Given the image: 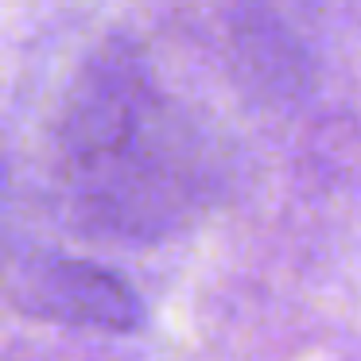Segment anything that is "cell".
<instances>
[{"label":"cell","mask_w":361,"mask_h":361,"mask_svg":"<svg viewBox=\"0 0 361 361\" xmlns=\"http://www.w3.org/2000/svg\"><path fill=\"white\" fill-rule=\"evenodd\" d=\"M167 97L159 94L144 47L128 35H109L74 74L59 117L63 175L90 167L128 140Z\"/></svg>","instance_id":"7a4b0ae2"},{"label":"cell","mask_w":361,"mask_h":361,"mask_svg":"<svg viewBox=\"0 0 361 361\" xmlns=\"http://www.w3.org/2000/svg\"><path fill=\"white\" fill-rule=\"evenodd\" d=\"M12 303L59 326L133 334L144 326V299L117 272L74 257H43L24 268Z\"/></svg>","instance_id":"3957f363"},{"label":"cell","mask_w":361,"mask_h":361,"mask_svg":"<svg viewBox=\"0 0 361 361\" xmlns=\"http://www.w3.org/2000/svg\"><path fill=\"white\" fill-rule=\"evenodd\" d=\"M210 179L198 125L164 102L121 148L66 175V187L90 229L121 241H156L206 202Z\"/></svg>","instance_id":"6da1fadb"},{"label":"cell","mask_w":361,"mask_h":361,"mask_svg":"<svg viewBox=\"0 0 361 361\" xmlns=\"http://www.w3.org/2000/svg\"><path fill=\"white\" fill-rule=\"evenodd\" d=\"M4 183H8V159H4V152H0V190H4Z\"/></svg>","instance_id":"277c9868"}]
</instances>
